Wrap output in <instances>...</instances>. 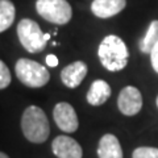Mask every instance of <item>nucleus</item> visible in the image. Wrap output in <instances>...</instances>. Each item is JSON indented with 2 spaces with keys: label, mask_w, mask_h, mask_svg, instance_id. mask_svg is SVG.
<instances>
[{
  "label": "nucleus",
  "mask_w": 158,
  "mask_h": 158,
  "mask_svg": "<svg viewBox=\"0 0 158 158\" xmlns=\"http://www.w3.org/2000/svg\"><path fill=\"white\" fill-rule=\"evenodd\" d=\"M99 59L102 65L108 71H120L123 70L129 58V52L125 42L115 34L107 36L99 45Z\"/></svg>",
  "instance_id": "nucleus-1"
},
{
  "label": "nucleus",
  "mask_w": 158,
  "mask_h": 158,
  "mask_svg": "<svg viewBox=\"0 0 158 158\" xmlns=\"http://www.w3.org/2000/svg\"><path fill=\"white\" fill-rule=\"evenodd\" d=\"M21 129L28 141L33 144H42L50 135L48 117L41 108L37 106L28 107L21 117Z\"/></svg>",
  "instance_id": "nucleus-2"
},
{
  "label": "nucleus",
  "mask_w": 158,
  "mask_h": 158,
  "mask_svg": "<svg viewBox=\"0 0 158 158\" xmlns=\"http://www.w3.org/2000/svg\"><path fill=\"white\" fill-rule=\"evenodd\" d=\"M15 71L23 85L32 88L44 87L50 79V74L45 66L28 58H20L15 65Z\"/></svg>",
  "instance_id": "nucleus-3"
},
{
  "label": "nucleus",
  "mask_w": 158,
  "mask_h": 158,
  "mask_svg": "<svg viewBox=\"0 0 158 158\" xmlns=\"http://www.w3.org/2000/svg\"><path fill=\"white\" fill-rule=\"evenodd\" d=\"M44 33L40 25L31 19H23L17 25V36L27 52L40 53L46 46L48 41L44 38Z\"/></svg>",
  "instance_id": "nucleus-4"
},
{
  "label": "nucleus",
  "mask_w": 158,
  "mask_h": 158,
  "mask_svg": "<svg viewBox=\"0 0 158 158\" xmlns=\"http://www.w3.org/2000/svg\"><path fill=\"white\" fill-rule=\"evenodd\" d=\"M36 9L44 20L57 25H65L73 16L71 7L66 0H37Z\"/></svg>",
  "instance_id": "nucleus-5"
},
{
  "label": "nucleus",
  "mask_w": 158,
  "mask_h": 158,
  "mask_svg": "<svg viewBox=\"0 0 158 158\" xmlns=\"http://www.w3.org/2000/svg\"><path fill=\"white\" fill-rule=\"evenodd\" d=\"M117 107L125 116H135L142 108V96L138 88L127 86L120 91L117 99Z\"/></svg>",
  "instance_id": "nucleus-6"
},
{
  "label": "nucleus",
  "mask_w": 158,
  "mask_h": 158,
  "mask_svg": "<svg viewBox=\"0 0 158 158\" xmlns=\"http://www.w3.org/2000/svg\"><path fill=\"white\" fill-rule=\"evenodd\" d=\"M53 117L58 128L66 133H73L78 129L79 121L75 110L69 103H58L53 110Z\"/></svg>",
  "instance_id": "nucleus-7"
},
{
  "label": "nucleus",
  "mask_w": 158,
  "mask_h": 158,
  "mask_svg": "<svg viewBox=\"0 0 158 158\" xmlns=\"http://www.w3.org/2000/svg\"><path fill=\"white\" fill-rule=\"evenodd\" d=\"M52 150L58 158H82L81 145L69 136H58L52 142Z\"/></svg>",
  "instance_id": "nucleus-8"
},
{
  "label": "nucleus",
  "mask_w": 158,
  "mask_h": 158,
  "mask_svg": "<svg viewBox=\"0 0 158 158\" xmlns=\"http://www.w3.org/2000/svg\"><path fill=\"white\" fill-rule=\"evenodd\" d=\"M88 71V67L85 62L77 61L71 65L66 66L61 71V79L63 85L69 88H75L82 83V81L86 78Z\"/></svg>",
  "instance_id": "nucleus-9"
},
{
  "label": "nucleus",
  "mask_w": 158,
  "mask_h": 158,
  "mask_svg": "<svg viewBox=\"0 0 158 158\" xmlns=\"http://www.w3.org/2000/svg\"><path fill=\"white\" fill-rule=\"evenodd\" d=\"M125 6V0H94L91 4V11L96 17L108 19L120 13Z\"/></svg>",
  "instance_id": "nucleus-10"
},
{
  "label": "nucleus",
  "mask_w": 158,
  "mask_h": 158,
  "mask_svg": "<svg viewBox=\"0 0 158 158\" xmlns=\"http://www.w3.org/2000/svg\"><path fill=\"white\" fill-rule=\"evenodd\" d=\"M99 158H123V149L117 137L113 135H104L98 146Z\"/></svg>",
  "instance_id": "nucleus-11"
},
{
  "label": "nucleus",
  "mask_w": 158,
  "mask_h": 158,
  "mask_svg": "<svg viewBox=\"0 0 158 158\" xmlns=\"http://www.w3.org/2000/svg\"><path fill=\"white\" fill-rule=\"evenodd\" d=\"M111 96V87L106 81L98 79L92 82V85L87 94V102L91 106H102L110 99Z\"/></svg>",
  "instance_id": "nucleus-12"
},
{
  "label": "nucleus",
  "mask_w": 158,
  "mask_h": 158,
  "mask_svg": "<svg viewBox=\"0 0 158 158\" xmlns=\"http://www.w3.org/2000/svg\"><path fill=\"white\" fill-rule=\"evenodd\" d=\"M158 42V20H153L149 28L146 31L144 38L140 41V50L141 53L148 54L152 52V49L157 45Z\"/></svg>",
  "instance_id": "nucleus-13"
},
{
  "label": "nucleus",
  "mask_w": 158,
  "mask_h": 158,
  "mask_svg": "<svg viewBox=\"0 0 158 158\" xmlns=\"http://www.w3.org/2000/svg\"><path fill=\"white\" fill-rule=\"evenodd\" d=\"M15 6L11 0H0V33L7 31L15 21Z\"/></svg>",
  "instance_id": "nucleus-14"
},
{
  "label": "nucleus",
  "mask_w": 158,
  "mask_h": 158,
  "mask_svg": "<svg viewBox=\"0 0 158 158\" xmlns=\"http://www.w3.org/2000/svg\"><path fill=\"white\" fill-rule=\"evenodd\" d=\"M132 158H158V148L140 146L133 150Z\"/></svg>",
  "instance_id": "nucleus-15"
},
{
  "label": "nucleus",
  "mask_w": 158,
  "mask_h": 158,
  "mask_svg": "<svg viewBox=\"0 0 158 158\" xmlns=\"http://www.w3.org/2000/svg\"><path fill=\"white\" fill-rule=\"evenodd\" d=\"M9 83H11V73H9V69L7 67L6 63L0 59V90L8 87Z\"/></svg>",
  "instance_id": "nucleus-16"
},
{
  "label": "nucleus",
  "mask_w": 158,
  "mask_h": 158,
  "mask_svg": "<svg viewBox=\"0 0 158 158\" xmlns=\"http://www.w3.org/2000/svg\"><path fill=\"white\" fill-rule=\"evenodd\" d=\"M150 61H152V66L154 69V71L158 74V42L150 52Z\"/></svg>",
  "instance_id": "nucleus-17"
},
{
  "label": "nucleus",
  "mask_w": 158,
  "mask_h": 158,
  "mask_svg": "<svg viewBox=\"0 0 158 158\" xmlns=\"http://www.w3.org/2000/svg\"><path fill=\"white\" fill-rule=\"evenodd\" d=\"M46 65L49 67H56L58 65V58L57 56H54V54H49L46 57Z\"/></svg>",
  "instance_id": "nucleus-18"
},
{
  "label": "nucleus",
  "mask_w": 158,
  "mask_h": 158,
  "mask_svg": "<svg viewBox=\"0 0 158 158\" xmlns=\"http://www.w3.org/2000/svg\"><path fill=\"white\" fill-rule=\"evenodd\" d=\"M44 38H45V41H49V40H50V34L45 33V34H44Z\"/></svg>",
  "instance_id": "nucleus-19"
},
{
  "label": "nucleus",
  "mask_w": 158,
  "mask_h": 158,
  "mask_svg": "<svg viewBox=\"0 0 158 158\" xmlns=\"http://www.w3.org/2000/svg\"><path fill=\"white\" fill-rule=\"evenodd\" d=\"M0 158H9V157L6 154V153H2V152H0Z\"/></svg>",
  "instance_id": "nucleus-20"
},
{
  "label": "nucleus",
  "mask_w": 158,
  "mask_h": 158,
  "mask_svg": "<svg viewBox=\"0 0 158 158\" xmlns=\"http://www.w3.org/2000/svg\"><path fill=\"white\" fill-rule=\"evenodd\" d=\"M156 103H157V107H158V96H157V100H156Z\"/></svg>",
  "instance_id": "nucleus-21"
}]
</instances>
